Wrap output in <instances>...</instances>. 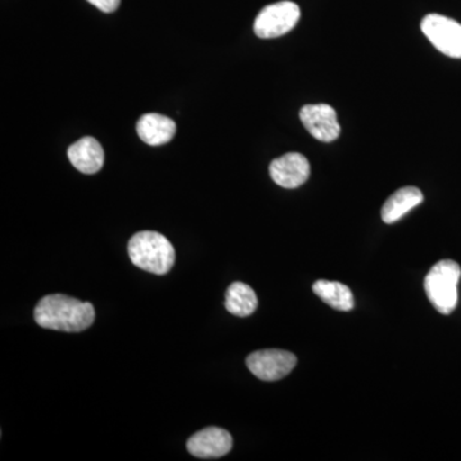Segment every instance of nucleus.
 Wrapping results in <instances>:
<instances>
[{
  "label": "nucleus",
  "mask_w": 461,
  "mask_h": 461,
  "mask_svg": "<svg viewBox=\"0 0 461 461\" xmlns=\"http://www.w3.org/2000/svg\"><path fill=\"white\" fill-rule=\"evenodd\" d=\"M33 317L42 329L83 332L95 321V309L90 303L54 294L42 297L36 305Z\"/></svg>",
  "instance_id": "obj_1"
},
{
  "label": "nucleus",
  "mask_w": 461,
  "mask_h": 461,
  "mask_svg": "<svg viewBox=\"0 0 461 461\" xmlns=\"http://www.w3.org/2000/svg\"><path fill=\"white\" fill-rule=\"evenodd\" d=\"M129 256L136 267L154 273L166 275L175 264V249L162 233L142 230L133 235L129 241Z\"/></svg>",
  "instance_id": "obj_2"
},
{
  "label": "nucleus",
  "mask_w": 461,
  "mask_h": 461,
  "mask_svg": "<svg viewBox=\"0 0 461 461\" xmlns=\"http://www.w3.org/2000/svg\"><path fill=\"white\" fill-rule=\"evenodd\" d=\"M460 278L461 267L450 259L436 263L426 276L424 288L427 297L439 313L448 315L456 309Z\"/></svg>",
  "instance_id": "obj_3"
},
{
  "label": "nucleus",
  "mask_w": 461,
  "mask_h": 461,
  "mask_svg": "<svg viewBox=\"0 0 461 461\" xmlns=\"http://www.w3.org/2000/svg\"><path fill=\"white\" fill-rule=\"evenodd\" d=\"M300 20V8L296 3L284 2L267 5L259 12L254 23V32L258 38H280L296 26Z\"/></svg>",
  "instance_id": "obj_4"
},
{
  "label": "nucleus",
  "mask_w": 461,
  "mask_h": 461,
  "mask_svg": "<svg viewBox=\"0 0 461 461\" xmlns=\"http://www.w3.org/2000/svg\"><path fill=\"white\" fill-rule=\"evenodd\" d=\"M421 32L436 50L451 58H461V25L451 18L432 14L423 18Z\"/></svg>",
  "instance_id": "obj_5"
},
{
  "label": "nucleus",
  "mask_w": 461,
  "mask_h": 461,
  "mask_svg": "<svg viewBox=\"0 0 461 461\" xmlns=\"http://www.w3.org/2000/svg\"><path fill=\"white\" fill-rule=\"evenodd\" d=\"M296 363L295 355L276 348L256 351L247 357L249 371L267 382L286 377L295 368Z\"/></svg>",
  "instance_id": "obj_6"
},
{
  "label": "nucleus",
  "mask_w": 461,
  "mask_h": 461,
  "mask_svg": "<svg viewBox=\"0 0 461 461\" xmlns=\"http://www.w3.org/2000/svg\"><path fill=\"white\" fill-rule=\"evenodd\" d=\"M300 120L312 136L321 142L339 138L341 127L335 109L329 104H308L300 111Z\"/></svg>",
  "instance_id": "obj_7"
},
{
  "label": "nucleus",
  "mask_w": 461,
  "mask_h": 461,
  "mask_svg": "<svg viewBox=\"0 0 461 461\" xmlns=\"http://www.w3.org/2000/svg\"><path fill=\"white\" fill-rule=\"evenodd\" d=\"M232 436L226 429L208 427L191 436L187 450L198 459H218L232 450Z\"/></svg>",
  "instance_id": "obj_8"
},
{
  "label": "nucleus",
  "mask_w": 461,
  "mask_h": 461,
  "mask_svg": "<svg viewBox=\"0 0 461 461\" xmlns=\"http://www.w3.org/2000/svg\"><path fill=\"white\" fill-rule=\"evenodd\" d=\"M269 173L278 186L284 189H296L308 180L311 166L303 154L287 153L273 160Z\"/></svg>",
  "instance_id": "obj_9"
},
{
  "label": "nucleus",
  "mask_w": 461,
  "mask_h": 461,
  "mask_svg": "<svg viewBox=\"0 0 461 461\" xmlns=\"http://www.w3.org/2000/svg\"><path fill=\"white\" fill-rule=\"evenodd\" d=\"M67 156L72 166L85 175H94L104 165V150L98 140L91 136H85L81 140L72 144L67 151Z\"/></svg>",
  "instance_id": "obj_10"
},
{
  "label": "nucleus",
  "mask_w": 461,
  "mask_h": 461,
  "mask_svg": "<svg viewBox=\"0 0 461 461\" xmlns=\"http://www.w3.org/2000/svg\"><path fill=\"white\" fill-rule=\"evenodd\" d=\"M176 130L175 121L158 113L144 114L136 124L139 138L150 147H159L171 141Z\"/></svg>",
  "instance_id": "obj_11"
},
{
  "label": "nucleus",
  "mask_w": 461,
  "mask_h": 461,
  "mask_svg": "<svg viewBox=\"0 0 461 461\" xmlns=\"http://www.w3.org/2000/svg\"><path fill=\"white\" fill-rule=\"evenodd\" d=\"M423 200V194L417 187H402L393 194L382 206V221L387 224L395 223Z\"/></svg>",
  "instance_id": "obj_12"
},
{
  "label": "nucleus",
  "mask_w": 461,
  "mask_h": 461,
  "mask_svg": "<svg viewBox=\"0 0 461 461\" xmlns=\"http://www.w3.org/2000/svg\"><path fill=\"white\" fill-rule=\"evenodd\" d=\"M313 291L315 295L336 311L350 312L354 309L353 293L341 282L320 280L314 282Z\"/></svg>",
  "instance_id": "obj_13"
},
{
  "label": "nucleus",
  "mask_w": 461,
  "mask_h": 461,
  "mask_svg": "<svg viewBox=\"0 0 461 461\" xmlns=\"http://www.w3.org/2000/svg\"><path fill=\"white\" fill-rule=\"evenodd\" d=\"M227 311L236 317H249L256 312L258 297L253 288L244 282H233L226 291Z\"/></svg>",
  "instance_id": "obj_14"
},
{
  "label": "nucleus",
  "mask_w": 461,
  "mask_h": 461,
  "mask_svg": "<svg viewBox=\"0 0 461 461\" xmlns=\"http://www.w3.org/2000/svg\"><path fill=\"white\" fill-rule=\"evenodd\" d=\"M94 7L100 9L104 14H112V12L117 11L120 7L121 0H86Z\"/></svg>",
  "instance_id": "obj_15"
}]
</instances>
